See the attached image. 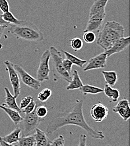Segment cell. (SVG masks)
Listing matches in <instances>:
<instances>
[{
    "instance_id": "obj_25",
    "label": "cell",
    "mask_w": 130,
    "mask_h": 146,
    "mask_svg": "<svg viewBox=\"0 0 130 146\" xmlns=\"http://www.w3.org/2000/svg\"><path fill=\"white\" fill-rule=\"evenodd\" d=\"M52 92L51 90L48 88H46L38 93L37 96L38 100L40 102H45L48 100V99L52 96Z\"/></svg>"
},
{
    "instance_id": "obj_14",
    "label": "cell",
    "mask_w": 130,
    "mask_h": 146,
    "mask_svg": "<svg viewBox=\"0 0 130 146\" xmlns=\"http://www.w3.org/2000/svg\"><path fill=\"white\" fill-rule=\"evenodd\" d=\"M35 131H36L34 133V135L36 141V146H51V141L48 138L46 133L38 128L36 129Z\"/></svg>"
},
{
    "instance_id": "obj_37",
    "label": "cell",
    "mask_w": 130,
    "mask_h": 146,
    "mask_svg": "<svg viewBox=\"0 0 130 146\" xmlns=\"http://www.w3.org/2000/svg\"><path fill=\"white\" fill-rule=\"evenodd\" d=\"M0 24L1 25H7L9 26L10 24L6 21H5L2 17V14H0Z\"/></svg>"
},
{
    "instance_id": "obj_34",
    "label": "cell",
    "mask_w": 130,
    "mask_h": 146,
    "mask_svg": "<svg viewBox=\"0 0 130 146\" xmlns=\"http://www.w3.org/2000/svg\"><path fill=\"white\" fill-rule=\"evenodd\" d=\"M0 10L3 13L10 11V6L7 0H0Z\"/></svg>"
},
{
    "instance_id": "obj_29",
    "label": "cell",
    "mask_w": 130,
    "mask_h": 146,
    "mask_svg": "<svg viewBox=\"0 0 130 146\" xmlns=\"http://www.w3.org/2000/svg\"><path fill=\"white\" fill-rule=\"evenodd\" d=\"M83 39L87 43H92L96 40V35L92 31L84 32Z\"/></svg>"
},
{
    "instance_id": "obj_11",
    "label": "cell",
    "mask_w": 130,
    "mask_h": 146,
    "mask_svg": "<svg viewBox=\"0 0 130 146\" xmlns=\"http://www.w3.org/2000/svg\"><path fill=\"white\" fill-rule=\"evenodd\" d=\"M108 109L100 102L94 105L90 110L91 116L97 123H100L105 120L108 116Z\"/></svg>"
},
{
    "instance_id": "obj_13",
    "label": "cell",
    "mask_w": 130,
    "mask_h": 146,
    "mask_svg": "<svg viewBox=\"0 0 130 146\" xmlns=\"http://www.w3.org/2000/svg\"><path fill=\"white\" fill-rule=\"evenodd\" d=\"M113 111L118 113L124 121H127L130 117V103L128 100L123 98L120 100L113 108Z\"/></svg>"
},
{
    "instance_id": "obj_20",
    "label": "cell",
    "mask_w": 130,
    "mask_h": 146,
    "mask_svg": "<svg viewBox=\"0 0 130 146\" xmlns=\"http://www.w3.org/2000/svg\"><path fill=\"white\" fill-rule=\"evenodd\" d=\"M106 96L111 99V102H117L120 97V93L117 89L113 88L111 86L106 84L103 90Z\"/></svg>"
},
{
    "instance_id": "obj_8",
    "label": "cell",
    "mask_w": 130,
    "mask_h": 146,
    "mask_svg": "<svg viewBox=\"0 0 130 146\" xmlns=\"http://www.w3.org/2000/svg\"><path fill=\"white\" fill-rule=\"evenodd\" d=\"M14 67L20 75L22 82L25 85L34 90H38L40 88L42 82L31 76L19 65H14Z\"/></svg>"
},
{
    "instance_id": "obj_27",
    "label": "cell",
    "mask_w": 130,
    "mask_h": 146,
    "mask_svg": "<svg viewBox=\"0 0 130 146\" xmlns=\"http://www.w3.org/2000/svg\"><path fill=\"white\" fill-rule=\"evenodd\" d=\"M70 46L75 51H78L80 50L83 47V42L80 38L76 37L70 40Z\"/></svg>"
},
{
    "instance_id": "obj_33",
    "label": "cell",
    "mask_w": 130,
    "mask_h": 146,
    "mask_svg": "<svg viewBox=\"0 0 130 146\" xmlns=\"http://www.w3.org/2000/svg\"><path fill=\"white\" fill-rule=\"evenodd\" d=\"M62 64L65 69L69 74H71L72 68L73 66V64L71 62V61L66 58L65 59H63Z\"/></svg>"
},
{
    "instance_id": "obj_1",
    "label": "cell",
    "mask_w": 130,
    "mask_h": 146,
    "mask_svg": "<svg viewBox=\"0 0 130 146\" xmlns=\"http://www.w3.org/2000/svg\"><path fill=\"white\" fill-rule=\"evenodd\" d=\"M83 100H77L74 106L53 118L48 124L46 133L51 135L58 129L66 125H73L83 129L94 139H103L105 135L102 131L95 130L85 120L83 113Z\"/></svg>"
},
{
    "instance_id": "obj_18",
    "label": "cell",
    "mask_w": 130,
    "mask_h": 146,
    "mask_svg": "<svg viewBox=\"0 0 130 146\" xmlns=\"http://www.w3.org/2000/svg\"><path fill=\"white\" fill-rule=\"evenodd\" d=\"M21 130L20 127L15 128L10 134L2 137V139L8 143L10 146H13L15 143H17L20 138V135L21 134Z\"/></svg>"
},
{
    "instance_id": "obj_3",
    "label": "cell",
    "mask_w": 130,
    "mask_h": 146,
    "mask_svg": "<svg viewBox=\"0 0 130 146\" xmlns=\"http://www.w3.org/2000/svg\"><path fill=\"white\" fill-rule=\"evenodd\" d=\"M9 32L18 39L29 42H40L44 40L43 33L33 23L26 20H20L19 24H10Z\"/></svg>"
},
{
    "instance_id": "obj_5",
    "label": "cell",
    "mask_w": 130,
    "mask_h": 146,
    "mask_svg": "<svg viewBox=\"0 0 130 146\" xmlns=\"http://www.w3.org/2000/svg\"><path fill=\"white\" fill-rule=\"evenodd\" d=\"M36 109L29 114L24 115L22 120L19 124L20 125V128L21 130V136H26L31 134V133L38 128L39 124L44 121L43 118L38 116Z\"/></svg>"
},
{
    "instance_id": "obj_17",
    "label": "cell",
    "mask_w": 130,
    "mask_h": 146,
    "mask_svg": "<svg viewBox=\"0 0 130 146\" xmlns=\"http://www.w3.org/2000/svg\"><path fill=\"white\" fill-rule=\"evenodd\" d=\"M0 109L3 110L9 116L15 125H18L22 120V117L20 115V112L16 110L11 109L5 105H0Z\"/></svg>"
},
{
    "instance_id": "obj_4",
    "label": "cell",
    "mask_w": 130,
    "mask_h": 146,
    "mask_svg": "<svg viewBox=\"0 0 130 146\" xmlns=\"http://www.w3.org/2000/svg\"><path fill=\"white\" fill-rule=\"evenodd\" d=\"M49 51L51 57L52 58L53 80L56 82L59 79H62L67 83H70L72 76L63 68L62 64L63 58L61 52L54 46H51Z\"/></svg>"
},
{
    "instance_id": "obj_35",
    "label": "cell",
    "mask_w": 130,
    "mask_h": 146,
    "mask_svg": "<svg viewBox=\"0 0 130 146\" xmlns=\"http://www.w3.org/2000/svg\"><path fill=\"white\" fill-rule=\"evenodd\" d=\"M86 138L87 137L85 134H82L80 137L79 146H86Z\"/></svg>"
},
{
    "instance_id": "obj_6",
    "label": "cell",
    "mask_w": 130,
    "mask_h": 146,
    "mask_svg": "<svg viewBox=\"0 0 130 146\" xmlns=\"http://www.w3.org/2000/svg\"><path fill=\"white\" fill-rule=\"evenodd\" d=\"M51 52L49 50H46L40 58V63L37 72V79L40 82L49 80V60Z\"/></svg>"
},
{
    "instance_id": "obj_9",
    "label": "cell",
    "mask_w": 130,
    "mask_h": 146,
    "mask_svg": "<svg viewBox=\"0 0 130 146\" xmlns=\"http://www.w3.org/2000/svg\"><path fill=\"white\" fill-rule=\"evenodd\" d=\"M107 55L105 52L101 53L94 56L88 61L86 66L84 68V72L90 71L92 70H96L103 69L107 66Z\"/></svg>"
},
{
    "instance_id": "obj_19",
    "label": "cell",
    "mask_w": 130,
    "mask_h": 146,
    "mask_svg": "<svg viewBox=\"0 0 130 146\" xmlns=\"http://www.w3.org/2000/svg\"><path fill=\"white\" fill-rule=\"evenodd\" d=\"M69 85L66 87L67 90H74L79 89L84 84L80 77L79 74L76 70H74L73 73V78Z\"/></svg>"
},
{
    "instance_id": "obj_22",
    "label": "cell",
    "mask_w": 130,
    "mask_h": 146,
    "mask_svg": "<svg viewBox=\"0 0 130 146\" xmlns=\"http://www.w3.org/2000/svg\"><path fill=\"white\" fill-rule=\"evenodd\" d=\"M78 90L82 94L85 96L88 94H96L104 92V90L101 88L89 84L83 85Z\"/></svg>"
},
{
    "instance_id": "obj_30",
    "label": "cell",
    "mask_w": 130,
    "mask_h": 146,
    "mask_svg": "<svg viewBox=\"0 0 130 146\" xmlns=\"http://www.w3.org/2000/svg\"><path fill=\"white\" fill-rule=\"evenodd\" d=\"M37 105L36 102H35L34 100L33 99L28 106H26L25 108L21 110V112H22L24 115L29 114V113H31L32 112H33L34 110L36 109V108L37 107Z\"/></svg>"
},
{
    "instance_id": "obj_36",
    "label": "cell",
    "mask_w": 130,
    "mask_h": 146,
    "mask_svg": "<svg viewBox=\"0 0 130 146\" xmlns=\"http://www.w3.org/2000/svg\"><path fill=\"white\" fill-rule=\"evenodd\" d=\"M9 26L7 25H1L0 24V38H1V36H2L6 28H8Z\"/></svg>"
},
{
    "instance_id": "obj_2",
    "label": "cell",
    "mask_w": 130,
    "mask_h": 146,
    "mask_svg": "<svg viewBox=\"0 0 130 146\" xmlns=\"http://www.w3.org/2000/svg\"><path fill=\"white\" fill-rule=\"evenodd\" d=\"M125 32V28L121 23L115 21H107L99 32L96 43L106 51L116 40L124 36Z\"/></svg>"
},
{
    "instance_id": "obj_31",
    "label": "cell",
    "mask_w": 130,
    "mask_h": 146,
    "mask_svg": "<svg viewBox=\"0 0 130 146\" xmlns=\"http://www.w3.org/2000/svg\"><path fill=\"white\" fill-rule=\"evenodd\" d=\"M65 143V141L64 137L62 135H59L57 138L55 139L53 141H51V146H63Z\"/></svg>"
},
{
    "instance_id": "obj_21",
    "label": "cell",
    "mask_w": 130,
    "mask_h": 146,
    "mask_svg": "<svg viewBox=\"0 0 130 146\" xmlns=\"http://www.w3.org/2000/svg\"><path fill=\"white\" fill-rule=\"evenodd\" d=\"M13 146H36V141H35L34 134H29L26 136H21V137H20L18 142L15 143Z\"/></svg>"
},
{
    "instance_id": "obj_15",
    "label": "cell",
    "mask_w": 130,
    "mask_h": 146,
    "mask_svg": "<svg viewBox=\"0 0 130 146\" xmlns=\"http://www.w3.org/2000/svg\"><path fill=\"white\" fill-rule=\"evenodd\" d=\"M109 0H94L89 11V16L106 13V7Z\"/></svg>"
},
{
    "instance_id": "obj_23",
    "label": "cell",
    "mask_w": 130,
    "mask_h": 146,
    "mask_svg": "<svg viewBox=\"0 0 130 146\" xmlns=\"http://www.w3.org/2000/svg\"><path fill=\"white\" fill-rule=\"evenodd\" d=\"M106 83L111 87L115 86L118 81L117 73L114 71H102Z\"/></svg>"
},
{
    "instance_id": "obj_7",
    "label": "cell",
    "mask_w": 130,
    "mask_h": 146,
    "mask_svg": "<svg viewBox=\"0 0 130 146\" xmlns=\"http://www.w3.org/2000/svg\"><path fill=\"white\" fill-rule=\"evenodd\" d=\"M4 64L6 66V70L8 72L10 81L12 86L14 96L17 98L20 94L21 86L20 80L19 79V74L14 67V64L9 60H6L4 62Z\"/></svg>"
},
{
    "instance_id": "obj_28",
    "label": "cell",
    "mask_w": 130,
    "mask_h": 146,
    "mask_svg": "<svg viewBox=\"0 0 130 146\" xmlns=\"http://www.w3.org/2000/svg\"><path fill=\"white\" fill-rule=\"evenodd\" d=\"M36 111L38 116L43 119H44L46 116H47L48 113L47 108L44 105H41V104L37 106Z\"/></svg>"
},
{
    "instance_id": "obj_16",
    "label": "cell",
    "mask_w": 130,
    "mask_h": 146,
    "mask_svg": "<svg viewBox=\"0 0 130 146\" xmlns=\"http://www.w3.org/2000/svg\"><path fill=\"white\" fill-rule=\"evenodd\" d=\"M4 91L5 92V103L3 104V105L7 106V108H10L11 109L15 110L18 111L20 113H21V110L20 109L19 106L18 105L16 101V98L14 96H13L11 92L8 89V88L5 87L4 88Z\"/></svg>"
},
{
    "instance_id": "obj_32",
    "label": "cell",
    "mask_w": 130,
    "mask_h": 146,
    "mask_svg": "<svg viewBox=\"0 0 130 146\" xmlns=\"http://www.w3.org/2000/svg\"><path fill=\"white\" fill-rule=\"evenodd\" d=\"M34 98L30 96H26L24 98L22 99L20 104V106H19V108L21 110L24 108H25L26 106H28L30 102L33 100Z\"/></svg>"
},
{
    "instance_id": "obj_10",
    "label": "cell",
    "mask_w": 130,
    "mask_h": 146,
    "mask_svg": "<svg viewBox=\"0 0 130 146\" xmlns=\"http://www.w3.org/2000/svg\"><path fill=\"white\" fill-rule=\"evenodd\" d=\"M130 44V36H123L116 40L109 49L104 51V52L108 57H110L112 55L125 50L129 47Z\"/></svg>"
},
{
    "instance_id": "obj_26",
    "label": "cell",
    "mask_w": 130,
    "mask_h": 146,
    "mask_svg": "<svg viewBox=\"0 0 130 146\" xmlns=\"http://www.w3.org/2000/svg\"><path fill=\"white\" fill-rule=\"evenodd\" d=\"M2 17L5 21L9 23V24H19L20 21V20L16 18L10 11L3 13L2 14Z\"/></svg>"
},
{
    "instance_id": "obj_12",
    "label": "cell",
    "mask_w": 130,
    "mask_h": 146,
    "mask_svg": "<svg viewBox=\"0 0 130 146\" xmlns=\"http://www.w3.org/2000/svg\"><path fill=\"white\" fill-rule=\"evenodd\" d=\"M106 16V14H97L89 16L86 27L84 32L98 31L102 25Z\"/></svg>"
},
{
    "instance_id": "obj_38",
    "label": "cell",
    "mask_w": 130,
    "mask_h": 146,
    "mask_svg": "<svg viewBox=\"0 0 130 146\" xmlns=\"http://www.w3.org/2000/svg\"><path fill=\"white\" fill-rule=\"evenodd\" d=\"M0 146H10L8 143H7L6 142L4 141V140L2 139V137H0Z\"/></svg>"
},
{
    "instance_id": "obj_24",
    "label": "cell",
    "mask_w": 130,
    "mask_h": 146,
    "mask_svg": "<svg viewBox=\"0 0 130 146\" xmlns=\"http://www.w3.org/2000/svg\"><path fill=\"white\" fill-rule=\"evenodd\" d=\"M61 51L63 52L66 58L69 59V60H70L71 61V62L73 64V65H75L79 68H82L84 66V65L87 63V60H86L81 59V58L75 56V55H73L65 50H62Z\"/></svg>"
}]
</instances>
